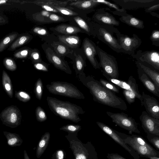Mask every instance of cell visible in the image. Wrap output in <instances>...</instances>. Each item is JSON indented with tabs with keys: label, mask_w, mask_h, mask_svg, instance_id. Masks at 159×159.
I'll use <instances>...</instances> for the list:
<instances>
[{
	"label": "cell",
	"mask_w": 159,
	"mask_h": 159,
	"mask_svg": "<svg viewBox=\"0 0 159 159\" xmlns=\"http://www.w3.org/2000/svg\"><path fill=\"white\" fill-rule=\"evenodd\" d=\"M139 118L146 133L159 136V119L152 117L145 111H142Z\"/></svg>",
	"instance_id": "obj_13"
},
{
	"label": "cell",
	"mask_w": 159,
	"mask_h": 159,
	"mask_svg": "<svg viewBox=\"0 0 159 159\" xmlns=\"http://www.w3.org/2000/svg\"><path fill=\"white\" fill-rule=\"evenodd\" d=\"M50 20L54 22H59L63 21L64 19L63 17L54 14H52L49 16Z\"/></svg>",
	"instance_id": "obj_50"
},
{
	"label": "cell",
	"mask_w": 159,
	"mask_h": 159,
	"mask_svg": "<svg viewBox=\"0 0 159 159\" xmlns=\"http://www.w3.org/2000/svg\"><path fill=\"white\" fill-rule=\"evenodd\" d=\"M75 58L73 61L74 68L78 75L83 74L85 67L86 66L85 60L80 54L75 52Z\"/></svg>",
	"instance_id": "obj_26"
},
{
	"label": "cell",
	"mask_w": 159,
	"mask_h": 159,
	"mask_svg": "<svg viewBox=\"0 0 159 159\" xmlns=\"http://www.w3.org/2000/svg\"><path fill=\"white\" fill-rule=\"evenodd\" d=\"M159 157L155 156L148 157V158L150 159H159Z\"/></svg>",
	"instance_id": "obj_56"
},
{
	"label": "cell",
	"mask_w": 159,
	"mask_h": 159,
	"mask_svg": "<svg viewBox=\"0 0 159 159\" xmlns=\"http://www.w3.org/2000/svg\"><path fill=\"white\" fill-rule=\"evenodd\" d=\"M123 94L129 104H131L135 102L136 97L133 92L124 89L123 91Z\"/></svg>",
	"instance_id": "obj_42"
},
{
	"label": "cell",
	"mask_w": 159,
	"mask_h": 159,
	"mask_svg": "<svg viewBox=\"0 0 159 159\" xmlns=\"http://www.w3.org/2000/svg\"><path fill=\"white\" fill-rule=\"evenodd\" d=\"M46 100L51 111L64 119L78 123L81 120L79 115L83 114L85 112L81 107L69 102L49 96L47 97Z\"/></svg>",
	"instance_id": "obj_2"
},
{
	"label": "cell",
	"mask_w": 159,
	"mask_h": 159,
	"mask_svg": "<svg viewBox=\"0 0 159 159\" xmlns=\"http://www.w3.org/2000/svg\"><path fill=\"white\" fill-rule=\"evenodd\" d=\"M78 76L80 81L89 89L94 101L121 110H127V105L124 100L103 86L93 77L86 76L85 73Z\"/></svg>",
	"instance_id": "obj_1"
},
{
	"label": "cell",
	"mask_w": 159,
	"mask_h": 159,
	"mask_svg": "<svg viewBox=\"0 0 159 159\" xmlns=\"http://www.w3.org/2000/svg\"><path fill=\"white\" fill-rule=\"evenodd\" d=\"M56 31L64 34L71 35L82 32L79 28L66 24H61L58 25L54 28Z\"/></svg>",
	"instance_id": "obj_21"
},
{
	"label": "cell",
	"mask_w": 159,
	"mask_h": 159,
	"mask_svg": "<svg viewBox=\"0 0 159 159\" xmlns=\"http://www.w3.org/2000/svg\"><path fill=\"white\" fill-rule=\"evenodd\" d=\"M35 116L37 120L39 122H43L47 120V116L44 110L39 106H38L35 110Z\"/></svg>",
	"instance_id": "obj_37"
},
{
	"label": "cell",
	"mask_w": 159,
	"mask_h": 159,
	"mask_svg": "<svg viewBox=\"0 0 159 159\" xmlns=\"http://www.w3.org/2000/svg\"><path fill=\"white\" fill-rule=\"evenodd\" d=\"M6 20L3 17L0 16V25L5 24Z\"/></svg>",
	"instance_id": "obj_54"
},
{
	"label": "cell",
	"mask_w": 159,
	"mask_h": 159,
	"mask_svg": "<svg viewBox=\"0 0 159 159\" xmlns=\"http://www.w3.org/2000/svg\"><path fill=\"white\" fill-rule=\"evenodd\" d=\"M94 16L95 20L102 25L110 26L119 25V22L107 12H97Z\"/></svg>",
	"instance_id": "obj_19"
},
{
	"label": "cell",
	"mask_w": 159,
	"mask_h": 159,
	"mask_svg": "<svg viewBox=\"0 0 159 159\" xmlns=\"http://www.w3.org/2000/svg\"><path fill=\"white\" fill-rule=\"evenodd\" d=\"M137 55L139 61L146 62L159 70V53L158 52L152 50L141 52L139 51Z\"/></svg>",
	"instance_id": "obj_17"
},
{
	"label": "cell",
	"mask_w": 159,
	"mask_h": 159,
	"mask_svg": "<svg viewBox=\"0 0 159 159\" xmlns=\"http://www.w3.org/2000/svg\"><path fill=\"white\" fill-rule=\"evenodd\" d=\"M94 1L98 3H102L107 5L110 7H111L114 8L115 9L117 10V11H121L122 9H120L119 7L117 6V5L113 4L112 3H111L110 2H109L107 1L103 0H94Z\"/></svg>",
	"instance_id": "obj_48"
},
{
	"label": "cell",
	"mask_w": 159,
	"mask_h": 159,
	"mask_svg": "<svg viewBox=\"0 0 159 159\" xmlns=\"http://www.w3.org/2000/svg\"><path fill=\"white\" fill-rule=\"evenodd\" d=\"M15 96L19 100L24 102H27L31 99V97L29 94L22 91L16 92Z\"/></svg>",
	"instance_id": "obj_43"
},
{
	"label": "cell",
	"mask_w": 159,
	"mask_h": 159,
	"mask_svg": "<svg viewBox=\"0 0 159 159\" xmlns=\"http://www.w3.org/2000/svg\"><path fill=\"white\" fill-rule=\"evenodd\" d=\"M81 126L78 125L67 124L60 128V130L66 131L69 134L78 133L81 129Z\"/></svg>",
	"instance_id": "obj_33"
},
{
	"label": "cell",
	"mask_w": 159,
	"mask_h": 159,
	"mask_svg": "<svg viewBox=\"0 0 159 159\" xmlns=\"http://www.w3.org/2000/svg\"><path fill=\"white\" fill-rule=\"evenodd\" d=\"M142 95L143 102L141 105L144 107L145 111L152 117L159 119V104L157 100L143 91Z\"/></svg>",
	"instance_id": "obj_14"
},
{
	"label": "cell",
	"mask_w": 159,
	"mask_h": 159,
	"mask_svg": "<svg viewBox=\"0 0 159 159\" xmlns=\"http://www.w3.org/2000/svg\"><path fill=\"white\" fill-rule=\"evenodd\" d=\"M32 37L29 34L22 35L18 38L9 47L8 50L14 51L16 48L26 44L31 39Z\"/></svg>",
	"instance_id": "obj_30"
},
{
	"label": "cell",
	"mask_w": 159,
	"mask_h": 159,
	"mask_svg": "<svg viewBox=\"0 0 159 159\" xmlns=\"http://www.w3.org/2000/svg\"><path fill=\"white\" fill-rule=\"evenodd\" d=\"M147 138L153 146L158 150L159 149V136L150 133H146Z\"/></svg>",
	"instance_id": "obj_41"
},
{
	"label": "cell",
	"mask_w": 159,
	"mask_h": 159,
	"mask_svg": "<svg viewBox=\"0 0 159 159\" xmlns=\"http://www.w3.org/2000/svg\"><path fill=\"white\" fill-rule=\"evenodd\" d=\"M99 81L102 85L106 88L114 93H119V89L113 84L102 79H100Z\"/></svg>",
	"instance_id": "obj_36"
},
{
	"label": "cell",
	"mask_w": 159,
	"mask_h": 159,
	"mask_svg": "<svg viewBox=\"0 0 159 159\" xmlns=\"http://www.w3.org/2000/svg\"><path fill=\"white\" fill-rule=\"evenodd\" d=\"M116 34L122 52L132 54L142 43L141 39L135 34H133V37L121 34L119 32L117 33Z\"/></svg>",
	"instance_id": "obj_9"
},
{
	"label": "cell",
	"mask_w": 159,
	"mask_h": 159,
	"mask_svg": "<svg viewBox=\"0 0 159 159\" xmlns=\"http://www.w3.org/2000/svg\"><path fill=\"white\" fill-rule=\"evenodd\" d=\"M150 39L153 43L152 44L156 46L159 45V31L156 30L153 31L151 34Z\"/></svg>",
	"instance_id": "obj_46"
},
{
	"label": "cell",
	"mask_w": 159,
	"mask_h": 159,
	"mask_svg": "<svg viewBox=\"0 0 159 159\" xmlns=\"http://www.w3.org/2000/svg\"><path fill=\"white\" fill-rule=\"evenodd\" d=\"M96 46L88 38H86L84 39L83 43L84 52L93 67L97 69H100L101 67L95 57L97 55Z\"/></svg>",
	"instance_id": "obj_16"
},
{
	"label": "cell",
	"mask_w": 159,
	"mask_h": 159,
	"mask_svg": "<svg viewBox=\"0 0 159 159\" xmlns=\"http://www.w3.org/2000/svg\"><path fill=\"white\" fill-rule=\"evenodd\" d=\"M32 49L29 48H22L16 52L14 54V56L17 58H26L30 55Z\"/></svg>",
	"instance_id": "obj_38"
},
{
	"label": "cell",
	"mask_w": 159,
	"mask_h": 159,
	"mask_svg": "<svg viewBox=\"0 0 159 159\" xmlns=\"http://www.w3.org/2000/svg\"><path fill=\"white\" fill-rule=\"evenodd\" d=\"M66 155L64 151L62 149H59L53 154L52 159H64Z\"/></svg>",
	"instance_id": "obj_47"
},
{
	"label": "cell",
	"mask_w": 159,
	"mask_h": 159,
	"mask_svg": "<svg viewBox=\"0 0 159 159\" xmlns=\"http://www.w3.org/2000/svg\"><path fill=\"white\" fill-rule=\"evenodd\" d=\"M52 46L54 48L55 53L60 57L71 55L73 52V50L70 49L69 48L60 42H53L52 44Z\"/></svg>",
	"instance_id": "obj_23"
},
{
	"label": "cell",
	"mask_w": 159,
	"mask_h": 159,
	"mask_svg": "<svg viewBox=\"0 0 159 159\" xmlns=\"http://www.w3.org/2000/svg\"><path fill=\"white\" fill-rule=\"evenodd\" d=\"M116 132L125 143L132 148L139 156L146 158L159 157V152L152 147L142 136L135 134L129 135L116 130Z\"/></svg>",
	"instance_id": "obj_4"
},
{
	"label": "cell",
	"mask_w": 159,
	"mask_h": 159,
	"mask_svg": "<svg viewBox=\"0 0 159 159\" xmlns=\"http://www.w3.org/2000/svg\"><path fill=\"white\" fill-rule=\"evenodd\" d=\"M138 73L139 79L148 91L159 97V88L148 77V76L138 65Z\"/></svg>",
	"instance_id": "obj_18"
},
{
	"label": "cell",
	"mask_w": 159,
	"mask_h": 159,
	"mask_svg": "<svg viewBox=\"0 0 159 159\" xmlns=\"http://www.w3.org/2000/svg\"><path fill=\"white\" fill-rule=\"evenodd\" d=\"M8 0H0V5L5 4L7 3Z\"/></svg>",
	"instance_id": "obj_57"
},
{
	"label": "cell",
	"mask_w": 159,
	"mask_h": 159,
	"mask_svg": "<svg viewBox=\"0 0 159 159\" xmlns=\"http://www.w3.org/2000/svg\"><path fill=\"white\" fill-rule=\"evenodd\" d=\"M44 10L48 11L58 13V12L52 6L44 5H40ZM59 13V12H58Z\"/></svg>",
	"instance_id": "obj_52"
},
{
	"label": "cell",
	"mask_w": 159,
	"mask_h": 159,
	"mask_svg": "<svg viewBox=\"0 0 159 159\" xmlns=\"http://www.w3.org/2000/svg\"><path fill=\"white\" fill-rule=\"evenodd\" d=\"M46 87L51 93L77 99H84L85 97L76 86L66 82L53 81Z\"/></svg>",
	"instance_id": "obj_5"
},
{
	"label": "cell",
	"mask_w": 159,
	"mask_h": 159,
	"mask_svg": "<svg viewBox=\"0 0 159 159\" xmlns=\"http://www.w3.org/2000/svg\"><path fill=\"white\" fill-rule=\"evenodd\" d=\"M97 55L99 60L100 67H102V71L111 78L116 79H119V73L117 62L112 56L96 46Z\"/></svg>",
	"instance_id": "obj_6"
},
{
	"label": "cell",
	"mask_w": 159,
	"mask_h": 159,
	"mask_svg": "<svg viewBox=\"0 0 159 159\" xmlns=\"http://www.w3.org/2000/svg\"><path fill=\"white\" fill-rule=\"evenodd\" d=\"M34 63V67L36 69L44 72L48 71V64L43 61Z\"/></svg>",
	"instance_id": "obj_45"
},
{
	"label": "cell",
	"mask_w": 159,
	"mask_h": 159,
	"mask_svg": "<svg viewBox=\"0 0 159 159\" xmlns=\"http://www.w3.org/2000/svg\"><path fill=\"white\" fill-rule=\"evenodd\" d=\"M73 19L77 24L85 32L89 34L91 32L89 25L83 19L78 16H74Z\"/></svg>",
	"instance_id": "obj_35"
},
{
	"label": "cell",
	"mask_w": 159,
	"mask_h": 159,
	"mask_svg": "<svg viewBox=\"0 0 159 159\" xmlns=\"http://www.w3.org/2000/svg\"><path fill=\"white\" fill-rule=\"evenodd\" d=\"M119 19L121 22L138 29H142L144 27L142 20L130 15L122 16Z\"/></svg>",
	"instance_id": "obj_24"
},
{
	"label": "cell",
	"mask_w": 159,
	"mask_h": 159,
	"mask_svg": "<svg viewBox=\"0 0 159 159\" xmlns=\"http://www.w3.org/2000/svg\"><path fill=\"white\" fill-rule=\"evenodd\" d=\"M43 89L42 80L40 78H39L35 83L34 92L36 98L40 101L42 98Z\"/></svg>",
	"instance_id": "obj_34"
},
{
	"label": "cell",
	"mask_w": 159,
	"mask_h": 159,
	"mask_svg": "<svg viewBox=\"0 0 159 159\" xmlns=\"http://www.w3.org/2000/svg\"></svg>",
	"instance_id": "obj_58"
},
{
	"label": "cell",
	"mask_w": 159,
	"mask_h": 159,
	"mask_svg": "<svg viewBox=\"0 0 159 159\" xmlns=\"http://www.w3.org/2000/svg\"><path fill=\"white\" fill-rule=\"evenodd\" d=\"M45 52L49 61L56 68L67 74H72L71 70L67 63L57 56L52 49L48 47L46 49Z\"/></svg>",
	"instance_id": "obj_15"
},
{
	"label": "cell",
	"mask_w": 159,
	"mask_h": 159,
	"mask_svg": "<svg viewBox=\"0 0 159 159\" xmlns=\"http://www.w3.org/2000/svg\"><path fill=\"white\" fill-rule=\"evenodd\" d=\"M102 74L106 79L110 82L113 84L123 89L133 92L136 96V98L140 101L142 104L143 98L142 95L139 92L138 85L136 83L135 79L133 76H130L127 81L112 78L101 71Z\"/></svg>",
	"instance_id": "obj_10"
},
{
	"label": "cell",
	"mask_w": 159,
	"mask_h": 159,
	"mask_svg": "<svg viewBox=\"0 0 159 159\" xmlns=\"http://www.w3.org/2000/svg\"><path fill=\"white\" fill-rule=\"evenodd\" d=\"M98 25V26L96 30L99 39L116 52H122L121 46L117 39L113 36L108 30L109 25Z\"/></svg>",
	"instance_id": "obj_12"
},
{
	"label": "cell",
	"mask_w": 159,
	"mask_h": 159,
	"mask_svg": "<svg viewBox=\"0 0 159 159\" xmlns=\"http://www.w3.org/2000/svg\"><path fill=\"white\" fill-rule=\"evenodd\" d=\"M137 65L139 66L143 71L152 80L153 83L159 88V73L149 67L138 62Z\"/></svg>",
	"instance_id": "obj_27"
},
{
	"label": "cell",
	"mask_w": 159,
	"mask_h": 159,
	"mask_svg": "<svg viewBox=\"0 0 159 159\" xmlns=\"http://www.w3.org/2000/svg\"><path fill=\"white\" fill-rule=\"evenodd\" d=\"M99 3L94 0H76L71 1L69 5L78 8L83 9H89L93 7Z\"/></svg>",
	"instance_id": "obj_28"
},
{
	"label": "cell",
	"mask_w": 159,
	"mask_h": 159,
	"mask_svg": "<svg viewBox=\"0 0 159 159\" xmlns=\"http://www.w3.org/2000/svg\"><path fill=\"white\" fill-rule=\"evenodd\" d=\"M33 31L34 33L38 35L43 36L47 35L48 33L47 30L45 29L37 27H34L33 29Z\"/></svg>",
	"instance_id": "obj_49"
},
{
	"label": "cell",
	"mask_w": 159,
	"mask_h": 159,
	"mask_svg": "<svg viewBox=\"0 0 159 159\" xmlns=\"http://www.w3.org/2000/svg\"><path fill=\"white\" fill-rule=\"evenodd\" d=\"M59 41L69 48H76L79 45L80 39L77 36L74 35H58Z\"/></svg>",
	"instance_id": "obj_20"
},
{
	"label": "cell",
	"mask_w": 159,
	"mask_h": 159,
	"mask_svg": "<svg viewBox=\"0 0 159 159\" xmlns=\"http://www.w3.org/2000/svg\"><path fill=\"white\" fill-rule=\"evenodd\" d=\"M106 113L112 121L120 127L129 132L140 134L137 122L134 118L129 116L127 114L124 112L112 113L110 111H107Z\"/></svg>",
	"instance_id": "obj_7"
},
{
	"label": "cell",
	"mask_w": 159,
	"mask_h": 159,
	"mask_svg": "<svg viewBox=\"0 0 159 159\" xmlns=\"http://www.w3.org/2000/svg\"><path fill=\"white\" fill-rule=\"evenodd\" d=\"M20 111L13 105L4 109L0 114V118L3 124L11 128H15L20 125L22 118Z\"/></svg>",
	"instance_id": "obj_8"
},
{
	"label": "cell",
	"mask_w": 159,
	"mask_h": 159,
	"mask_svg": "<svg viewBox=\"0 0 159 159\" xmlns=\"http://www.w3.org/2000/svg\"><path fill=\"white\" fill-rule=\"evenodd\" d=\"M24 159H30L28 156L27 152L25 150L24 151Z\"/></svg>",
	"instance_id": "obj_55"
},
{
	"label": "cell",
	"mask_w": 159,
	"mask_h": 159,
	"mask_svg": "<svg viewBox=\"0 0 159 159\" xmlns=\"http://www.w3.org/2000/svg\"><path fill=\"white\" fill-rule=\"evenodd\" d=\"M70 1H61L52 0H38L34 1L33 2L39 6L44 5L50 6L65 7Z\"/></svg>",
	"instance_id": "obj_31"
},
{
	"label": "cell",
	"mask_w": 159,
	"mask_h": 159,
	"mask_svg": "<svg viewBox=\"0 0 159 159\" xmlns=\"http://www.w3.org/2000/svg\"><path fill=\"white\" fill-rule=\"evenodd\" d=\"M18 35L17 32L11 33L0 41V52L3 51Z\"/></svg>",
	"instance_id": "obj_32"
},
{
	"label": "cell",
	"mask_w": 159,
	"mask_h": 159,
	"mask_svg": "<svg viewBox=\"0 0 159 159\" xmlns=\"http://www.w3.org/2000/svg\"><path fill=\"white\" fill-rule=\"evenodd\" d=\"M96 123L104 132L128 152L134 159H139L140 156L137 152L130 147L125 143L123 140L116 133V130L102 122L97 121Z\"/></svg>",
	"instance_id": "obj_11"
},
{
	"label": "cell",
	"mask_w": 159,
	"mask_h": 159,
	"mask_svg": "<svg viewBox=\"0 0 159 159\" xmlns=\"http://www.w3.org/2000/svg\"><path fill=\"white\" fill-rule=\"evenodd\" d=\"M52 7L56 9L59 13H60L63 15L70 16H75L78 15L77 13L65 7L55 6Z\"/></svg>",
	"instance_id": "obj_40"
},
{
	"label": "cell",
	"mask_w": 159,
	"mask_h": 159,
	"mask_svg": "<svg viewBox=\"0 0 159 159\" xmlns=\"http://www.w3.org/2000/svg\"><path fill=\"white\" fill-rule=\"evenodd\" d=\"M29 56L30 59L34 63L42 61L40 53L36 49H32Z\"/></svg>",
	"instance_id": "obj_44"
},
{
	"label": "cell",
	"mask_w": 159,
	"mask_h": 159,
	"mask_svg": "<svg viewBox=\"0 0 159 159\" xmlns=\"http://www.w3.org/2000/svg\"><path fill=\"white\" fill-rule=\"evenodd\" d=\"M159 7V4H157L152 6L151 7L147 8L146 10V11L149 12L158 9Z\"/></svg>",
	"instance_id": "obj_53"
},
{
	"label": "cell",
	"mask_w": 159,
	"mask_h": 159,
	"mask_svg": "<svg viewBox=\"0 0 159 159\" xmlns=\"http://www.w3.org/2000/svg\"><path fill=\"white\" fill-rule=\"evenodd\" d=\"M4 135L5 136L7 145L11 147L20 146L23 140L18 134L3 131Z\"/></svg>",
	"instance_id": "obj_25"
},
{
	"label": "cell",
	"mask_w": 159,
	"mask_h": 159,
	"mask_svg": "<svg viewBox=\"0 0 159 159\" xmlns=\"http://www.w3.org/2000/svg\"><path fill=\"white\" fill-rule=\"evenodd\" d=\"M50 135L49 132L45 133L38 142L36 150V156L39 158L46 150L49 141Z\"/></svg>",
	"instance_id": "obj_22"
},
{
	"label": "cell",
	"mask_w": 159,
	"mask_h": 159,
	"mask_svg": "<svg viewBox=\"0 0 159 159\" xmlns=\"http://www.w3.org/2000/svg\"><path fill=\"white\" fill-rule=\"evenodd\" d=\"M77 134L68 133L65 136L69 142L75 159H98L95 148L91 142L83 143L77 138Z\"/></svg>",
	"instance_id": "obj_3"
},
{
	"label": "cell",
	"mask_w": 159,
	"mask_h": 159,
	"mask_svg": "<svg viewBox=\"0 0 159 159\" xmlns=\"http://www.w3.org/2000/svg\"><path fill=\"white\" fill-rule=\"evenodd\" d=\"M2 83L5 90L9 97L12 98L13 93L12 85L10 78L4 70L2 72Z\"/></svg>",
	"instance_id": "obj_29"
},
{
	"label": "cell",
	"mask_w": 159,
	"mask_h": 159,
	"mask_svg": "<svg viewBox=\"0 0 159 159\" xmlns=\"http://www.w3.org/2000/svg\"><path fill=\"white\" fill-rule=\"evenodd\" d=\"M3 63L5 68L9 70L14 71L16 69L17 66L16 63L11 58H5L3 60Z\"/></svg>",
	"instance_id": "obj_39"
},
{
	"label": "cell",
	"mask_w": 159,
	"mask_h": 159,
	"mask_svg": "<svg viewBox=\"0 0 159 159\" xmlns=\"http://www.w3.org/2000/svg\"><path fill=\"white\" fill-rule=\"evenodd\" d=\"M108 159H126L117 153H108L107 156Z\"/></svg>",
	"instance_id": "obj_51"
}]
</instances>
